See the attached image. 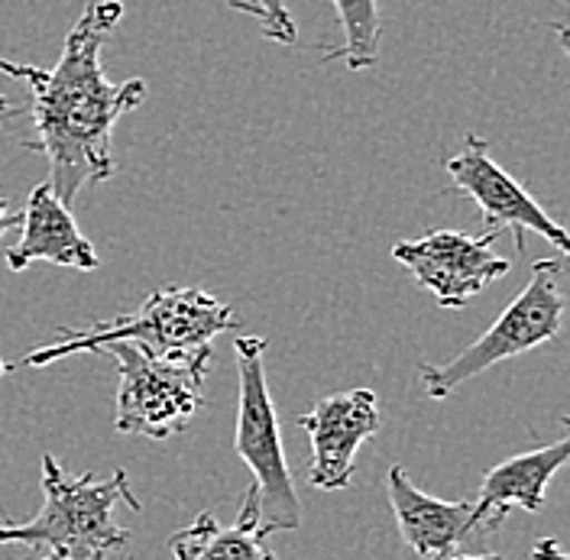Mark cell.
Instances as JSON below:
<instances>
[{
  "mask_svg": "<svg viewBox=\"0 0 570 560\" xmlns=\"http://www.w3.org/2000/svg\"><path fill=\"white\" fill-rule=\"evenodd\" d=\"M3 373H7V363H3V360H0V376H3Z\"/></svg>",
  "mask_w": 570,
  "mask_h": 560,
  "instance_id": "obj_21",
  "label": "cell"
},
{
  "mask_svg": "<svg viewBox=\"0 0 570 560\" xmlns=\"http://www.w3.org/2000/svg\"><path fill=\"white\" fill-rule=\"evenodd\" d=\"M33 263H52L69 269H98V249L78 230L71 208H66L49 181L36 185L27 198V210L20 214V240L7 249L10 273H23Z\"/></svg>",
  "mask_w": 570,
  "mask_h": 560,
  "instance_id": "obj_11",
  "label": "cell"
},
{
  "mask_svg": "<svg viewBox=\"0 0 570 560\" xmlns=\"http://www.w3.org/2000/svg\"><path fill=\"white\" fill-rule=\"evenodd\" d=\"M124 17L120 0H91L71 23L59 62L36 69L27 81L33 88V137L20 143L27 153H42L49 163V188L71 208L85 185L107 181L117 173L114 127L124 114L146 98V81L130 78L110 85L101 66L107 36Z\"/></svg>",
  "mask_w": 570,
  "mask_h": 560,
  "instance_id": "obj_1",
  "label": "cell"
},
{
  "mask_svg": "<svg viewBox=\"0 0 570 560\" xmlns=\"http://www.w3.org/2000/svg\"><path fill=\"white\" fill-rule=\"evenodd\" d=\"M490 234L466 237L461 230H428L419 240L392 246V259L412 273V279L428 288L438 308H463L490 282L509 276V259L493 253Z\"/></svg>",
  "mask_w": 570,
  "mask_h": 560,
  "instance_id": "obj_8",
  "label": "cell"
},
{
  "mask_svg": "<svg viewBox=\"0 0 570 560\" xmlns=\"http://www.w3.org/2000/svg\"><path fill=\"white\" fill-rule=\"evenodd\" d=\"M532 560H568V558H564V551H561L558 538H541V541L534 544Z\"/></svg>",
  "mask_w": 570,
  "mask_h": 560,
  "instance_id": "obj_16",
  "label": "cell"
},
{
  "mask_svg": "<svg viewBox=\"0 0 570 560\" xmlns=\"http://www.w3.org/2000/svg\"><path fill=\"white\" fill-rule=\"evenodd\" d=\"M0 71L17 78V81H30L36 75V66H23V62H10V59H0Z\"/></svg>",
  "mask_w": 570,
  "mask_h": 560,
  "instance_id": "obj_17",
  "label": "cell"
},
{
  "mask_svg": "<svg viewBox=\"0 0 570 560\" xmlns=\"http://www.w3.org/2000/svg\"><path fill=\"white\" fill-rule=\"evenodd\" d=\"M256 495L244 492L234 525H220L212 512H202L188 528L169 538L176 560H276L266 551V538L256 522Z\"/></svg>",
  "mask_w": 570,
  "mask_h": 560,
  "instance_id": "obj_13",
  "label": "cell"
},
{
  "mask_svg": "<svg viewBox=\"0 0 570 560\" xmlns=\"http://www.w3.org/2000/svg\"><path fill=\"white\" fill-rule=\"evenodd\" d=\"M13 227H20V214H13L10 205L0 198V240H3V234H10Z\"/></svg>",
  "mask_w": 570,
  "mask_h": 560,
  "instance_id": "obj_18",
  "label": "cell"
},
{
  "mask_svg": "<svg viewBox=\"0 0 570 560\" xmlns=\"http://www.w3.org/2000/svg\"><path fill=\"white\" fill-rule=\"evenodd\" d=\"M36 560H56V558H52V554H46V558H36Z\"/></svg>",
  "mask_w": 570,
  "mask_h": 560,
  "instance_id": "obj_22",
  "label": "cell"
},
{
  "mask_svg": "<svg viewBox=\"0 0 570 560\" xmlns=\"http://www.w3.org/2000/svg\"><path fill=\"white\" fill-rule=\"evenodd\" d=\"M230 10L249 13L253 20H259L263 36L279 46H295V39H298L295 17L285 0H230Z\"/></svg>",
  "mask_w": 570,
  "mask_h": 560,
  "instance_id": "obj_15",
  "label": "cell"
},
{
  "mask_svg": "<svg viewBox=\"0 0 570 560\" xmlns=\"http://www.w3.org/2000/svg\"><path fill=\"white\" fill-rule=\"evenodd\" d=\"M114 505L140 512V499L130 492L127 470L95 480L91 473L69 477L52 454H42V509L30 522H3L0 544L46 548L56 560H124L130 531L114 522Z\"/></svg>",
  "mask_w": 570,
  "mask_h": 560,
  "instance_id": "obj_2",
  "label": "cell"
},
{
  "mask_svg": "<svg viewBox=\"0 0 570 560\" xmlns=\"http://www.w3.org/2000/svg\"><path fill=\"white\" fill-rule=\"evenodd\" d=\"M298 424L312 444L308 483L324 492L351 490L356 451L380 431V399L373 389L334 392L318 399Z\"/></svg>",
  "mask_w": 570,
  "mask_h": 560,
  "instance_id": "obj_9",
  "label": "cell"
},
{
  "mask_svg": "<svg viewBox=\"0 0 570 560\" xmlns=\"http://www.w3.org/2000/svg\"><path fill=\"white\" fill-rule=\"evenodd\" d=\"M568 298L561 288V263L558 259H538L532 266L529 285L519 298L499 315V321L480 334L470 347L458 353L448 363H419L415 373L425 385L428 399H448L473 376L493 370L512 356L534 351L548 341H554L564 327Z\"/></svg>",
  "mask_w": 570,
  "mask_h": 560,
  "instance_id": "obj_6",
  "label": "cell"
},
{
  "mask_svg": "<svg viewBox=\"0 0 570 560\" xmlns=\"http://www.w3.org/2000/svg\"><path fill=\"white\" fill-rule=\"evenodd\" d=\"M337 23L344 30L341 59L351 71H366L380 59V42H383V17H380V0H331Z\"/></svg>",
  "mask_w": 570,
  "mask_h": 560,
  "instance_id": "obj_14",
  "label": "cell"
},
{
  "mask_svg": "<svg viewBox=\"0 0 570 560\" xmlns=\"http://www.w3.org/2000/svg\"><path fill=\"white\" fill-rule=\"evenodd\" d=\"M13 114H17V110H13V107H10V101L0 95V127H3V120H7V117H13Z\"/></svg>",
  "mask_w": 570,
  "mask_h": 560,
  "instance_id": "obj_20",
  "label": "cell"
},
{
  "mask_svg": "<svg viewBox=\"0 0 570 560\" xmlns=\"http://www.w3.org/2000/svg\"><path fill=\"white\" fill-rule=\"evenodd\" d=\"M444 560H505L502 554H451Z\"/></svg>",
  "mask_w": 570,
  "mask_h": 560,
  "instance_id": "obj_19",
  "label": "cell"
},
{
  "mask_svg": "<svg viewBox=\"0 0 570 560\" xmlns=\"http://www.w3.org/2000/svg\"><path fill=\"white\" fill-rule=\"evenodd\" d=\"M444 173L451 176L448 191L470 198L480 208L483 227L490 237H499L502 230H512L519 253L525 249V234L544 237L561 256L570 249L564 227L558 220H551V214L499 166L490 153V143L483 137L466 134L461 153L444 159Z\"/></svg>",
  "mask_w": 570,
  "mask_h": 560,
  "instance_id": "obj_7",
  "label": "cell"
},
{
  "mask_svg": "<svg viewBox=\"0 0 570 560\" xmlns=\"http://www.w3.org/2000/svg\"><path fill=\"white\" fill-rule=\"evenodd\" d=\"M117 363V415L120 434L166 441L181 434L202 409V385L212 370V347L159 356L140 344H107Z\"/></svg>",
  "mask_w": 570,
  "mask_h": 560,
  "instance_id": "obj_5",
  "label": "cell"
},
{
  "mask_svg": "<svg viewBox=\"0 0 570 560\" xmlns=\"http://www.w3.org/2000/svg\"><path fill=\"white\" fill-rule=\"evenodd\" d=\"M386 490L402 541L425 560L451 558L463 541L476 531L473 502H444L422 492L402 466H390Z\"/></svg>",
  "mask_w": 570,
  "mask_h": 560,
  "instance_id": "obj_10",
  "label": "cell"
},
{
  "mask_svg": "<svg viewBox=\"0 0 570 560\" xmlns=\"http://www.w3.org/2000/svg\"><path fill=\"white\" fill-rule=\"evenodd\" d=\"M570 441L561 438L554 444L534 448L529 454L509 456L483 477V487L476 495V531H497L512 509L541 512L544 492L551 477L568 463Z\"/></svg>",
  "mask_w": 570,
  "mask_h": 560,
  "instance_id": "obj_12",
  "label": "cell"
},
{
  "mask_svg": "<svg viewBox=\"0 0 570 560\" xmlns=\"http://www.w3.org/2000/svg\"><path fill=\"white\" fill-rule=\"evenodd\" d=\"M240 327V315L214 298L212 292L195 285H163L156 288L137 312L101 321L88 331L59 327V341L33 353H23L13 366H49L75 353H101L107 344H140L159 356H176L212 347L217 334Z\"/></svg>",
  "mask_w": 570,
  "mask_h": 560,
  "instance_id": "obj_3",
  "label": "cell"
},
{
  "mask_svg": "<svg viewBox=\"0 0 570 560\" xmlns=\"http://www.w3.org/2000/svg\"><path fill=\"white\" fill-rule=\"evenodd\" d=\"M237 438L234 451L253 473L259 534H283L302 525V502L283 451L276 405L266 383V337H237Z\"/></svg>",
  "mask_w": 570,
  "mask_h": 560,
  "instance_id": "obj_4",
  "label": "cell"
}]
</instances>
